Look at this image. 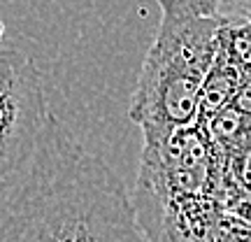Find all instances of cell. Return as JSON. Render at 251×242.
Instances as JSON below:
<instances>
[{
	"instance_id": "52a82bcc",
	"label": "cell",
	"mask_w": 251,
	"mask_h": 242,
	"mask_svg": "<svg viewBox=\"0 0 251 242\" xmlns=\"http://www.w3.org/2000/svg\"><path fill=\"white\" fill-rule=\"evenodd\" d=\"M184 2L205 17H230L251 21V0H184Z\"/></svg>"
},
{
	"instance_id": "8fae6325",
	"label": "cell",
	"mask_w": 251,
	"mask_h": 242,
	"mask_svg": "<svg viewBox=\"0 0 251 242\" xmlns=\"http://www.w3.org/2000/svg\"><path fill=\"white\" fill-rule=\"evenodd\" d=\"M2 35H5V24L0 21V42H2Z\"/></svg>"
},
{
	"instance_id": "3957f363",
	"label": "cell",
	"mask_w": 251,
	"mask_h": 242,
	"mask_svg": "<svg viewBox=\"0 0 251 242\" xmlns=\"http://www.w3.org/2000/svg\"><path fill=\"white\" fill-rule=\"evenodd\" d=\"M161 21L135 84L128 117L142 131L198 119L200 86L219 52L224 17H205L184 0H158Z\"/></svg>"
},
{
	"instance_id": "277c9868",
	"label": "cell",
	"mask_w": 251,
	"mask_h": 242,
	"mask_svg": "<svg viewBox=\"0 0 251 242\" xmlns=\"http://www.w3.org/2000/svg\"><path fill=\"white\" fill-rule=\"evenodd\" d=\"M49 117L35 61L17 49H0V184L28 163Z\"/></svg>"
},
{
	"instance_id": "6da1fadb",
	"label": "cell",
	"mask_w": 251,
	"mask_h": 242,
	"mask_svg": "<svg viewBox=\"0 0 251 242\" xmlns=\"http://www.w3.org/2000/svg\"><path fill=\"white\" fill-rule=\"evenodd\" d=\"M0 205V242H147L133 198L54 114Z\"/></svg>"
},
{
	"instance_id": "ba28073f",
	"label": "cell",
	"mask_w": 251,
	"mask_h": 242,
	"mask_svg": "<svg viewBox=\"0 0 251 242\" xmlns=\"http://www.w3.org/2000/svg\"><path fill=\"white\" fill-rule=\"evenodd\" d=\"M212 242H251V221L224 212L219 216Z\"/></svg>"
},
{
	"instance_id": "7a4b0ae2",
	"label": "cell",
	"mask_w": 251,
	"mask_h": 242,
	"mask_svg": "<svg viewBox=\"0 0 251 242\" xmlns=\"http://www.w3.org/2000/svg\"><path fill=\"white\" fill-rule=\"evenodd\" d=\"M130 198L147 242H212L224 215L221 161L205 126L142 131Z\"/></svg>"
},
{
	"instance_id": "9c48e42d",
	"label": "cell",
	"mask_w": 251,
	"mask_h": 242,
	"mask_svg": "<svg viewBox=\"0 0 251 242\" xmlns=\"http://www.w3.org/2000/svg\"><path fill=\"white\" fill-rule=\"evenodd\" d=\"M230 105L251 117V75H244L242 84H240V89H237V93H235V98Z\"/></svg>"
},
{
	"instance_id": "5b68a950",
	"label": "cell",
	"mask_w": 251,
	"mask_h": 242,
	"mask_svg": "<svg viewBox=\"0 0 251 242\" xmlns=\"http://www.w3.org/2000/svg\"><path fill=\"white\" fill-rule=\"evenodd\" d=\"M242 80H244V72L216 52L214 63H212V68H209L205 81L200 86L198 119H196L198 124H205L207 119H212L216 112L228 108L233 103Z\"/></svg>"
},
{
	"instance_id": "8992f818",
	"label": "cell",
	"mask_w": 251,
	"mask_h": 242,
	"mask_svg": "<svg viewBox=\"0 0 251 242\" xmlns=\"http://www.w3.org/2000/svg\"><path fill=\"white\" fill-rule=\"evenodd\" d=\"M219 54L237 65L244 75H251V21L224 17L219 30Z\"/></svg>"
},
{
	"instance_id": "30bf717a",
	"label": "cell",
	"mask_w": 251,
	"mask_h": 242,
	"mask_svg": "<svg viewBox=\"0 0 251 242\" xmlns=\"http://www.w3.org/2000/svg\"><path fill=\"white\" fill-rule=\"evenodd\" d=\"M244 144L251 147V117H249V124H247V133H244Z\"/></svg>"
}]
</instances>
